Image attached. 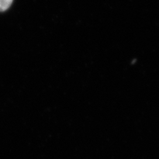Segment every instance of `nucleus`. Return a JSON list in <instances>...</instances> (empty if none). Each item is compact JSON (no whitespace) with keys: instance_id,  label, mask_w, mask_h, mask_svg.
<instances>
[{"instance_id":"obj_1","label":"nucleus","mask_w":159,"mask_h":159,"mask_svg":"<svg viewBox=\"0 0 159 159\" xmlns=\"http://www.w3.org/2000/svg\"><path fill=\"white\" fill-rule=\"evenodd\" d=\"M13 0H0V11H6L9 8Z\"/></svg>"}]
</instances>
